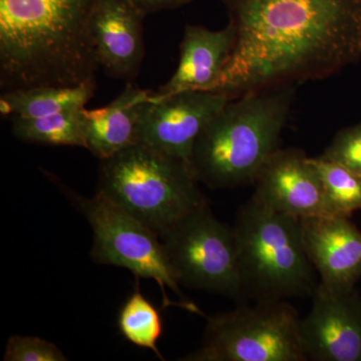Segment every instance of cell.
<instances>
[{
	"label": "cell",
	"mask_w": 361,
	"mask_h": 361,
	"mask_svg": "<svg viewBox=\"0 0 361 361\" xmlns=\"http://www.w3.org/2000/svg\"><path fill=\"white\" fill-rule=\"evenodd\" d=\"M233 228L246 303L313 295L319 282L300 219L251 198L240 207Z\"/></svg>",
	"instance_id": "cell-4"
},
{
	"label": "cell",
	"mask_w": 361,
	"mask_h": 361,
	"mask_svg": "<svg viewBox=\"0 0 361 361\" xmlns=\"http://www.w3.org/2000/svg\"><path fill=\"white\" fill-rule=\"evenodd\" d=\"M4 361H66L68 358L56 345L35 336H13L6 343Z\"/></svg>",
	"instance_id": "cell-21"
},
{
	"label": "cell",
	"mask_w": 361,
	"mask_h": 361,
	"mask_svg": "<svg viewBox=\"0 0 361 361\" xmlns=\"http://www.w3.org/2000/svg\"><path fill=\"white\" fill-rule=\"evenodd\" d=\"M198 184L184 161L137 142L99 160L97 191L161 236L208 203Z\"/></svg>",
	"instance_id": "cell-5"
},
{
	"label": "cell",
	"mask_w": 361,
	"mask_h": 361,
	"mask_svg": "<svg viewBox=\"0 0 361 361\" xmlns=\"http://www.w3.org/2000/svg\"><path fill=\"white\" fill-rule=\"evenodd\" d=\"M153 94L129 82L111 103L96 110L85 109V149L104 160L139 142L140 116Z\"/></svg>",
	"instance_id": "cell-15"
},
{
	"label": "cell",
	"mask_w": 361,
	"mask_h": 361,
	"mask_svg": "<svg viewBox=\"0 0 361 361\" xmlns=\"http://www.w3.org/2000/svg\"><path fill=\"white\" fill-rule=\"evenodd\" d=\"M306 253L319 284L334 292L355 289L361 279V231L349 217L317 216L300 219Z\"/></svg>",
	"instance_id": "cell-12"
},
{
	"label": "cell",
	"mask_w": 361,
	"mask_h": 361,
	"mask_svg": "<svg viewBox=\"0 0 361 361\" xmlns=\"http://www.w3.org/2000/svg\"><path fill=\"white\" fill-rule=\"evenodd\" d=\"M97 0H0V85L4 92L94 80L90 37Z\"/></svg>",
	"instance_id": "cell-2"
},
{
	"label": "cell",
	"mask_w": 361,
	"mask_h": 361,
	"mask_svg": "<svg viewBox=\"0 0 361 361\" xmlns=\"http://www.w3.org/2000/svg\"><path fill=\"white\" fill-rule=\"evenodd\" d=\"M252 198L298 219L330 216L322 178L301 149L279 148L268 157L253 183Z\"/></svg>",
	"instance_id": "cell-11"
},
{
	"label": "cell",
	"mask_w": 361,
	"mask_h": 361,
	"mask_svg": "<svg viewBox=\"0 0 361 361\" xmlns=\"http://www.w3.org/2000/svg\"><path fill=\"white\" fill-rule=\"evenodd\" d=\"M312 159L322 178L330 216L350 218L361 211V175L322 156Z\"/></svg>",
	"instance_id": "cell-19"
},
{
	"label": "cell",
	"mask_w": 361,
	"mask_h": 361,
	"mask_svg": "<svg viewBox=\"0 0 361 361\" xmlns=\"http://www.w3.org/2000/svg\"><path fill=\"white\" fill-rule=\"evenodd\" d=\"M96 80L73 87L39 85L27 89L7 90L0 97V111L4 116L40 118L78 111L94 97Z\"/></svg>",
	"instance_id": "cell-16"
},
{
	"label": "cell",
	"mask_w": 361,
	"mask_h": 361,
	"mask_svg": "<svg viewBox=\"0 0 361 361\" xmlns=\"http://www.w3.org/2000/svg\"><path fill=\"white\" fill-rule=\"evenodd\" d=\"M310 313L300 320L306 360L361 361V298L318 283Z\"/></svg>",
	"instance_id": "cell-10"
},
{
	"label": "cell",
	"mask_w": 361,
	"mask_h": 361,
	"mask_svg": "<svg viewBox=\"0 0 361 361\" xmlns=\"http://www.w3.org/2000/svg\"><path fill=\"white\" fill-rule=\"evenodd\" d=\"M160 239L180 285L246 303L234 228L217 219L208 203L171 226Z\"/></svg>",
	"instance_id": "cell-8"
},
{
	"label": "cell",
	"mask_w": 361,
	"mask_h": 361,
	"mask_svg": "<svg viewBox=\"0 0 361 361\" xmlns=\"http://www.w3.org/2000/svg\"><path fill=\"white\" fill-rule=\"evenodd\" d=\"M322 157L361 175V122L337 133Z\"/></svg>",
	"instance_id": "cell-20"
},
{
	"label": "cell",
	"mask_w": 361,
	"mask_h": 361,
	"mask_svg": "<svg viewBox=\"0 0 361 361\" xmlns=\"http://www.w3.org/2000/svg\"><path fill=\"white\" fill-rule=\"evenodd\" d=\"M230 99L224 92L213 90H187L161 99L153 94L142 108L137 139L190 166L202 130Z\"/></svg>",
	"instance_id": "cell-9"
},
{
	"label": "cell",
	"mask_w": 361,
	"mask_h": 361,
	"mask_svg": "<svg viewBox=\"0 0 361 361\" xmlns=\"http://www.w3.org/2000/svg\"><path fill=\"white\" fill-rule=\"evenodd\" d=\"M142 13L130 0H97L90 37L99 66L111 77L137 78L145 56Z\"/></svg>",
	"instance_id": "cell-13"
},
{
	"label": "cell",
	"mask_w": 361,
	"mask_h": 361,
	"mask_svg": "<svg viewBox=\"0 0 361 361\" xmlns=\"http://www.w3.org/2000/svg\"><path fill=\"white\" fill-rule=\"evenodd\" d=\"M118 326L122 336L137 348L149 349L163 360L158 348L164 331L160 311L140 290L139 283L121 307Z\"/></svg>",
	"instance_id": "cell-18"
},
{
	"label": "cell",
	"mask_w": 361,
	"mask_h": 361,
	"mask_svg": "<svg viewBox=\"0 0 361 361\" xmlns=\"http://www.w3.org/2000/svg\"><path fill=\"white\" fill-rule=\"evenodd\" d=\"M293 99L294 85H283L230 99L195 142L190 166L196 180L211 189L253 185L281 148Z\"/></svg>",
	"instance_id": "cell-3"
},
{
	"label": "cell",
	"mask_w": 361,
	"mask_h": 361,
	"mask_svg": "<svg viewBox=\"0 0 361 361\" xmlns=\"http://www.w3.org/2000/svg\"><path fill=\"white\" fill-rule=\"evenodd\" d=\"M137 8L145 14L159 13L161 11L179 8L186 6L192 0H130Z\"/></svg>",
	"instance_id": "cell-22"
},
{
	"label": "cell",
	"mask_w": 361,
	"mask_h": 361,
	"mask_svg": "<svg viewBox=\"0 0 361 361\" xmlns=\"http://www.w3.org/2000/svg\"><path fill=\"white\" fill-rule=\"evenodd\" d=\"M234 30L213 92H247L336 75L361 59V0H221Z\"/></svg>",
	"instance_id": "cell-1"
},
{
	"label": "cell",
	"mask_w": 361,
	"mask_h": 361,
	"mask_svg": "<svg viewBox=\"0 0 361 361\" xmlns=\"http://www.w3.org/2000/svg\"><path fill=\"white\" fill-rule=\"evenodd\" d=\"M234 47V30L187 25L180 45V59L172 78L154 92L156 99L187 90H214L229 63Z\"/></svg>",
	"instance_id": "cell-14"
},
{
	"label": "cell",
	"mask_w": 361,
	"mask_h": 361,
	"mask_svg": "<svg viewBox=\"0 0 361 361\" xmlns=\"http://www.w3.org/2000/svg\"><path fill=\"white\" fill-rule=\"evenodd\" d=\"M298 311L285 300L239 303L208 318L187 361H306Z\"/></svg>",
	"instance_id": "cell-7"
},
{
	"label": "cell",
	"mask_w": 361,
	"mask_h": 361,
	"mask_svg": "<svg viewBox=\"0 0 361 361\" xmlns=\"http://www.w3.org/2000/svg\"><path fill=\"white\" fill-rule=\"evenodd\" d=\"M68 198L92 228V260L99 264L130 270L137 279H152L161 293V308L178 306L204 315L198 306L185 298L164 249L160 236L99 192L90 198L59 183Z\"/></svg>",
	"instance_id": "cell-6"
},
{
	"label": "cell",
	"mask_w": 361,
	"mask_h": 361,
	"mask_svg": "<svg viewBox=\"0 0 361 361\" xmlns=\"http://www.w3.org/2000/svg\"><path fill=\"white\" fill-rule=\"evenodd\" d=\"M85 109L40 118L13 116L11 132L20 141L30 144L85 149Z\"/></svg>",
	"instance_id": "cell-17"
}]
</instances>
